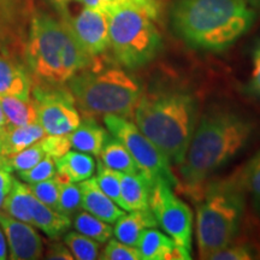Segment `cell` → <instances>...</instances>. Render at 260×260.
<instances>
[{
    "label": "cell",
    "instance_id": "1",
    "mask_svg": "<svg viewBox=\"0 0 260 260\" xmlns=\"http://www.w3.org/2000/svg\"><path fill=\"white\" fill-rule=\"evenodd\" d=\"M255 11L246 0H175L172 30L195 50L222 52L251 29Z\"/></svg>",
    "mask_w": 260,
    "mask_h": 260
},
{
    "label": "cell",
    "instance_id": "2",
    "mask_svg": "<svg viewBox=\"0 0 260 260\" xmlns=\"http://www.w3.org/2000/svg\"><path fill=\"white\" fill-rule=\"evenodd\" d=\"M254 125L240 113L211 109L198 121L183 161L181 176L190 189L236 157L251 140Z\"/></svg>",
    "mask_w": 260,
    "mask_h": 260
},
{
    "label": "cell",
    "instance_id": "3",
    "mask_svg": "<svg viewBox=\"0 0 260 260\" xmlns=\"http://www.w3.org/2000/svg\"><path fill=\"white\" fill-rule=\"evenodd\" d=\"M98 60L82 50L63 16L57 18L35 10L24 50V61L32 79L67 83L75 74L93 67Z\"/></svg>",
    "mask_w": 260,
    "mask_h": 260
},
{
    "label": "cell",
    "instance_id": "4",
    "mask_svg": "<svg viewBox=\"0 0 260 260\" xmlns=\"http://www.w3.org/2000/svg\"><path fill=\"white\" fill-rule=\"evenodd\" d=\"M134 119L169 160L180 165L198 123V102L183 89L144 93L135 107Z\"/></svg>",
    "mask_w": 260,
    "mask_h": 260
},
{
    "label": "cell",
    "instance_id": "5",
    "mask_svg": "<svg viewBox=\"0 0 260 260\" xmlns=\"http://www.w3.org/2000/svg\"><path fill=\"white\" fill-rule=\"evenodd\" d=\"M104 60L79 71L67 82L80 112L90 118L100 115L134 118L135 107L144 94L141 83L119 68L105 67Z\"/></svg>",
    "mask_w": 260,
    "mask_h": 260
},
{
    "label": "cell",
    "instance_id": "6",
    "mask_svg": "<svg viewBox=\"0 0 260 260\" xmlns=\"http://www.w3.org/2000/svg\"><path fill=\"white\" fill-rule=\"evenodd\" d=\"M245 211V189L240 177L211 183L197 209V241L201 259L233 242Z\"/></svg>",
    "mask_w": 260,
    "mask_h": 260
},
{
    "label": "cell",
    "instance_id": "7",
    "mask_svg": "<svg viewBox=\"0 0 260 260\" xmlns=\"http://www.w3.org/2000/svg\"><path fill=\"white\" fill-rule=\"evenodd\" d=\"M110 50L115 60L129 70L153 61L162 47V39L153 19L129 5L107 9Z\"/></svg>",
    "mask_w": 260,
    "mask_h": 260
},
{
    "label": "cell",
    "instance_id": "8",
    "mask_svg": "<svg viewBox=\"0 0 260 260\" xmlns=\"http://www.w3.org/2000/svg\"><path fill=\"white\" fill-rule=\"evenodd\" d=\"M104 123L110 134L125 146L138 165L139 171L152 184L164 181L171 187L177 186V178L171 171V161L138 125L130 122L129 118L118 115H105Z\"/></svg>",
    "mask_w": 260,
    "mask_h": 260
},
{
    "label": "cell",
    "instance_id": "9",
    "mask_svg": "<svg viewBox=\"0 0 260 260\" xmlns=\"http://www.w3.org/2000/svg\"><path fill=\"white\" fill-rule=\"evenodd\" d=\"M30 99L37 107L38 123L47 134H70L81 124L79 107L68 84L32 79Z\"/></svg>",
    "mask_w": 260,
    "mask_h": 260
},
{
    "label": "cell",
    "instance_id": "10",
    "mask_svg": "<svg viewBox=\"0 0 260 260\" xmlns=\"http://www.w3.org/2000/svg\"><path fill=\"white\" fill-rule=\"evenodd\" d=\"M149 209L158 225L176 243L182 260H190L193 235V212L190 207L176 197L170 184L158 181L152 187Z\"/></svg>",
    "mask_w": 260,
    "mask_h": 260
},
{
    "label": "cell",
    "instance_id": "11",
    "mask_svg": "<svg viewBox=\"0 0 260 260\" xmlns=\"http://www.w3.org/2000/svg\"><path fill=\"white\" fill-rule=\"evenodd\" d=\"M35 10L34 0H0V52L24 60L25 44Z\"/></svg>",
    "mask_w": 260,
    "mask_h": 260
},
{
    "label": "cell",
    "instance_id": "12",
    "mask_svg": "<svg viewBox=\"0 0 260 260\" xmlns=\"http://www.w3.org/2000/svg\"><path fill=\"white\" fill-rule=\"evenodd\" d=\"M60 16L67 19L74 37L90 58H104L110 50L109 16L104 10L84 6L76 17H71L68 12Z\"/></svg>",
    "mask_w": 260,
    "mask_h": 260
},
{
    "label": "cell",
    "instance_id": "13",
    "mask_svg": "<svg viewBox=\"0 0 260 260\" xmlns=\"http://www.w3.org/2000/svg\"><path fill=\"white\" fill-rule=\"evenodd\" d=\"M0 226L9 243L10 259L35 260L41 258L44 243L34 225L16 219L6 212H0Z\"/></svg>",
    "mask_w": 260,
    "mask_h": 260
},
{
    "label": "cell",
    "instance_id": "14",
    "mask_svg": "<svg viewBox=\"0 0 260 260\" xmlns=\"http://www.w3.org/2000/svg\"><path fill=\"white\" fill-rule=\"evenodd\" d=\"M32 75L25 61L14 54L0 52V96L30 100Z\"/></svg>",
    "mask_w": 260,
    "mask_h": 260
},
{
    "label": "cell",
    "instance_id": "15",
    "mask_svg": "<svg viewBox=\"0 0 260 260\" xmlns=\"http://www.w3.org/2000/svg\"><path fill=\"white\" fill-rule=\"evenodd\" d=\"M80 189L82 195V209L104 222L115 224L125 214L124 210L100 189L95 178L90 177L81 182Z\"/></svg>",
    "mask_w": 260,
    "mask_h": 260
},
{
    "label": "cell",
    "instance_id": "16",
    "mask_svg": "<svg viewBox=\"0 0 260 260\" xmlns=\"http://www.w3.org/2000/svg\"><path fill=\"white\" fill-rule=\"evenodd\" d=\"M136 247L144 260H182L174 240L152 228L145 230Z\"/></svg>",
    "mask_w": 260,
    "mask_h": 260
},
{
    "label": "cell",
    "instance_id": "17",
    "mask_svg": "<svg viewBox=\"0 0 260 260\" xmlns=\"http://www.w3.org/2000/svg\"><path fill=\"white\" fill-rule=\"evenodd\" d=\"M113 229L116 239L125 245L138 246L140 237L148 228L158 226L151 209L142 211H132L129 214H124L115 223Z\"/></svg>",
    "mask_w": 260,
    "mask_h": 260
},
{
    "label": "cell",
    "instance_id": "18",
    "mask_svg": "<svg viewBox=\"0 0 260 260\" xmlns=\"http://www.w3.org/2000/svg\"><path fill=\"white\" fill-rule=\"evenodd\" d=\"M47 133L39 123L27 125L10 124L0 136V154L9 157L41 141Z\"/></svg>",
    "mask_w": 260,
    "mask_h": 260
},
{
    "label": "cell",
    "instance_id": "19",
    "mask_svg": "<svg viewBox=\"0 0 260 260\" xmlns=\"http://www.w3.org/2000/svg\"><path fill=\"white\" fill-rule=\"evenodd\" d=\"M152 187L153 184L141 172L136 174L121 172V190L124 210L128 212L148 210Z\"/></svg>",
    "mask_w": 260,
    "mask_h": 260
},
{
    "label": "cell",
    "instance_id": "20",
    "mask_svg": "<svg viewBox=\"0 0 260 260\" xmlns=\"http://www.w3.org/2000/svg\"><path fill=\"white\" fill-rule=\"evenodd\" d=\"M31 225L37 226L51 239H57L71 226V219L32 197L29 206Z\"/></svg>",
    "mask_w": 260,
    "mask_h": 260
},
{
    "label": "cell",
    "instance_id": "21",
    "mask_svg": "<svg viewBox=\"0 0 260 260\" xmlns=\"http://www.w3.org/2000/svg\"><path fill=\"white\" fill-rule=\"evenodd\" d=\"M57 178L60 182H82L88 180L95 172V161L92 154L69 151L56 159Z\"/></svg>",
    "mask_w": 260,
    "mask_h": 260
},
{
    "label": "cell",
    "instance_id": "22",
    "mask_svg": "<svg viewBox=\"0 0 260 260\" xmlns=\"http://www.w3.org/2000/svg\"><path fill=\"white\" fill-rule=\"evenodd\" d=\"M109 133L90 117H83V122L70 133L71 147L77 151L99 157Z\"/></svg>",
    "mask_w": 260,
    "mask_h": 260
},
{
    "label": "cell",
    "instance_id": "23",
    "mask_svg": "<svg viewBox=\"0 0 260 260\" xmlns=\"http://www.w3.org/2000/svg\"><path fill=\"white\" fill-rule=\"evenodd\" d=\"M100 161L112 170L124 172V174H136L139 171L138 165L124 145L113 135L107 136L105 144L99 154Z\"/></svg>",
    "mask_w": 260,
    "mask_h": 260
},
{
    "label": "cell",
    "instance_id": "24",
    "mask_svg": "<svg viewBox=\"0 0 260 260\" xmlns=\"http://www.w3.org/2000/svg\"><path fill=\"white\" fill-rule=\"evenodd\" d=\"M32 197H34V194L30 189V186L18 180H15L11 190L6 195L2 209L14 218L31 224L29 206H30Z\"/></svg>",
    "mask_w": 260,
    "mask_h": 260
},
{
    "label": "cell",
    "instance_id": "25",
    "mask_svg": "<svg viewBox=\"0 0 260 260\" xmlns=\"http://www.w3.org/2000/svg\"><path fill=\"white\" fill-rule=\"evenodd\" d=\"M0 104L12 125H27L38 123V112L32 100H23L16 96H0Z\"/></svg>",
    "mask_w": 260,
    "mask_h": 260
},
{
    "label": "cell",
    "instance_id": "26",
    "mask_svg": "<svg viewBox=\"0 0 260 260\" xmlns=\"http://www.w3.org/2000/svg\"><path fill=\"white\" fill-rule=\"evenodd\" d=\"M74 228L79 233L95 240L99 243H105L113 235V229L110 223L104 222L87 211L75 214Z\"/></svg>",
    "mask_w": 260,
    "mask_h": 260
},
{
    "label": "cell",
    "instance_id": "27",
    "mask_svg": "<svg viewBox=\"0 0 260 260\" xmlns=\"http://www.w3.org/2000/svg\"><path fill=\"white\" fill-rule=\"evenodd\" d=\"M64 243L70 249L74 259L93 260L99 258V242L83 234L76 232L64 234Z\"/></svg>",
    "mask_w": 260,
    "mask_h": 260
},
{
    "label": "cell",
    "instance_id": "28",
    "mask_svg": "<svg viewBox=\"0 0 260 260\" xmlns=\"http://www.w3.org/2000/svg\"><path fill=\"white\" fill-rule=\"evenodd\" d=\"M46 152L42 147L41 142L39 141L37 144L29 146V147L22 149L17 153L5 157V170L10 172L12 171H25L31 169L32 167L41 161L42 159L46 157Z\"/></svg>",
    "mask_w": 260,
    "mask_h": 260
},
{
    "label": "cell",
    "instance_id": "29",
    "mask_svg": "<svg viewBox=\"0 0 260 260\" xmlns=\"http://www.w3.org/2000/svg\"><path fill=\"white\" fill-rule=\"evenodd\" d=\"M96 172V177L94 178H95L100 189H102L107 197L111 198L121 209L124 210V203H123L121 190V172L107 168L106 165H104L100 160L98 161Z\"/></svg>",
    "mask_w": 260,
    "mask_h": 260
},
{
    "label": "cell",
    "instance_id": "30",
    "mask_svg": "<svg viewBox=\"0 0 260 260\" xmlns=\"http://www.w3.org/2000/svg\"><path fill=\"white\" fill-rule=\"evenodd\" d=\"M240 181L245 193L247 191L252 198L254 210L260 214V151L243 169L242 174L240 175Z\"/></svg>",
    "mask_w": 260,
    "mask_h": 260
},
{
    "label": "cell",
    "instance_id": "31",
    "mask_svg": "<svg viewBox=\"0 0 260 260\" xmlns=\"http://www.w3.org/2000/svg\"><path fill=\"white\" fill-rule=\"evenodd\" d=\"M81 209H82V195H81L80 186L74 184V182H60L58 212L71 218Z\"/></svg>",
    "mask_w": 260,
    "mask_h": 260
},
{
    "label": "cell",
    "instance_id": "32",
    "mask_svg": "<svg viewBox=\"0 0 260 260\" xmlns=\"http://www.w3.org/2000/svg\"><path fill=\"white\" fill-rule=\"evenodd\" d=\"M57 176L56 159L50 155H46L41 161H39L35 167L25 171H19L18 177L28 184H35L39 182L50 180Z\"/></svg>",
    "mask_w": 260,
    "mask_h": 260
},
{
    "label": "cell",
    "instance_id": "33",
    "mask_svg": "<svg viewBox=\"0 0 260 260\" xmlns=\"http://www.w3.org/2000/svg\"><path fill=\"white\" fill-rule=\"evenodd\" d=\"M30 189L38 200L57 211L60 191V182L57 177L30 184Z\"/></svg>",
    "mask_w": 260,
    "mask_h": 260
},
{
    "label": "cell",
    "instance_id": "34",
    "mask_svg": "<svg viewBox=\"0 0 260 260\" xmlns=\"http://www.w3.org/2000/svg\"><path fill=\"white\" fill-rule=\"evenodd\" d=\"M99 259L103 260H141L138 247L125 245L118 240H110Z\"/></svg>",
    "mask_w": 260,
    "mask_h": 260
},
{
    "label": "cell",
    "instance_id": "35",
    "mask_svg": "<svg viewBox=\"0 0 260 260\" xmlns=\"http://www.w3.org/2000/svg\"><path fill=\"white\" fill-rule=\"evenodd\" d=\"M255 258L254 248L248 243H229L211 255V260H251Z\"/></svg>",
    "mask_w": 260,
    "mask_h": 260
},
{
    "label": "cell",
    "instance_id": "36",
    "mask_svg": "<svg viewBox=\"0 0 260 260\" xmlns=\"http://www.w3.org/2000/svg\"><path fill=\"white\" fill-rule=\"evenodd\" d=\"M41 145L47 155L53 159H58L67 154L71 148L70 134L50 135L47 134L41 140Z\"/></svg>",
    "mask_w": 260,
    "mask_h": 260
},
{
    "label": "cell",
    "instance_id": "37",
    "mask_svg": "<svg viewBox=\"0 0 260 260\" xmlns=\"http://www.w3.org/2000/svg\"><path fill=\"white\" fill-rule=\"evenodd\" d=\"M247 92L260 99V41L253 51V69Z\"/></svg>",
    "mask_w": 260,
    "mask_h": 260
},
{
    "label": "cell",
    "instance_id": "38",
    "mask_svg": "<svg viewBox=\"0 0 260 260\" xmlns=\"http://www.w3.org/2000/svg\"><path fill=\"white\" fill-rule=\"evenodd\" d=\"M46 258L54 260H73L74 255L71 254L70 249H68V246H64L60 242H53L50 245Z\"/></svg>",
    "mask_w": 260,
    "mask_h": 260
},
{
    "label": "cell",
    "instance_id": "39",
    "mask_svg": "<svg viewBox=\"0 0 260 260\" xmlns=\"http://www.w3.org/2000/svg\"><path fill=\"white\" fill-rule=\"evenodd\" d=\"M47 2L50 3V4L53 6V8L56 9L60 15V14H64V12H68V6H69L70 3L73 2L81 3V0H47Z\"/></svg>",
    "mask_w": 260,
    "mask_h": 260
},
{
    "label": "cell",
    "instance_id": "40",
    "mask_svg": "<svg viewBox=\"0 0 260 260\" xmlns=\"http://www.w3.org/2000/svg\"><path fill=\"white\" fill-rule=\"evenodd\" d=\"M5 234L0 226V260L8 259V243H6Z\"/></svg>",
    "mask_w": 260,
    "mask_h": 260
},
{
    "label": "cell",
    "instance_id": "41",
    "mask_svg": "<svg viewBox=\"0 0 260 260\" xmlns=\"http://www.w3.org/2000/svg\"><path fill=\"white\" fill-rule=\"evenodd\" d=\"M9 125H10V123L8 121V118H6L4 110H3V107H2V104H0V136L3 135V133L5 132L6 128H8Z\"/></svg>",
    "mask_w": 260,
    "mask_h": 260
},
{
    "label": "cell",
    "instance_id": "42",
    "mask_svg": "<svg viewBox=\"0 0 260 260\" xmlns=\"http://www.w3.org/2000/svg\"><path fill=\"white\" fill-rule=\"evenodd\" d=\"M81 3L84 4V6H89V8L102 9V8H100L99 0H81Z\"/></svg>",
    "mask_w": 260,
    "mask_h": 260
},
{
    "label": "cell",
    "instance_id": "43",
    "mask_svg": "<svg viewBox=\"0 0 260 260\" xmlns=\"http://www.w3.org/2000/svg\"><path fill=\"white\" fill-rule=\"evenodd\" d=\"M0 169H5V157L0 154Z\"/></svg>",
    "mask_w": 260,
    "mask_h": 260
},
{
    "label": "cell",
    "instance_id": "44",
    "mask_svg": "<svg viewBox=\"0 0 260 260\" xmlns=\"http://www.w3.org/2000/svg\"><path fill=\"white\" fill-rule=\"evenodd\" d=\"M247 3H249L251 5H255V6H260V0H246Z\"/></svg>",
    "mask_w": 260,
    "mask_h": 260
}]
</instances>
